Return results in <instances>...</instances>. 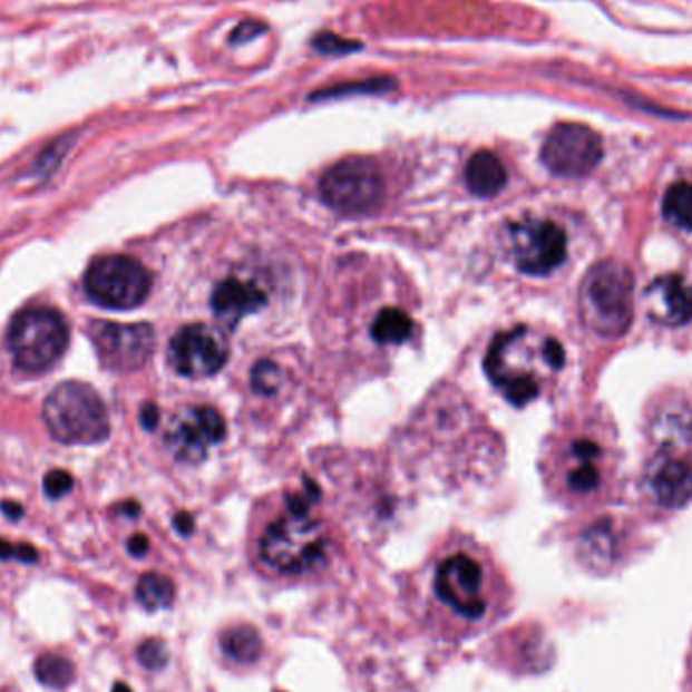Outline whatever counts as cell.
I'll return each instance as SVG.
<instances>
[{
	"mask_svg": "<svg viewBox=\"0 0 692 692\" xmlns=\"http://www.w3.org/2000/svg\"><path fill=\"white\" fill-rule=\"evenodd\" d=\"M413 612L431 634L464 640L495 626L508 610L505 585L472 550L444 555L419 587Z\"/></svg>",
	"mask_w": 692,
	"mask_h": 692,
	"instance_id": "cell-1",
	"label": "cell"
},
{
	"mask_svg": "<svg viewBox=\"0 0 692 692\" xmlns=\"http://www.w3.org/2000/svg\"><path fill=\"white\" fill-rule=\"evenodd\" d=\"M329 528L312 510L287 508L264 528L257 540V561L270 575L308 577L322 572L330 563Z\"/></svg>",
	"mask_w": 692,
	"mask_h": 692,
	"instance_id": "cell-2",
	"label": "cell"
},
{
	"mask_svg": "<svg viewBox=\"0 0 692 692\" xmlns=\"http://www.w3.org/2000/svg\"><path fill=\"white\" fill-rule=\"evenodd\" d=\"M582 319L605 339L622 337L634 316V275L620 262L595 264L582 284Z\"/></svg>",
	"mask_w": 692,
	"mask_h": 692,
	"instance_id": "cell-3",
	"label": "cell"
},
{
	"mask_svg": "<svg viewBox=\"0 0 692 692\" xmlns=\"http://www.w3.org/2000/svg\"><path fill=\"white\" fill-rule=\"evenodd\" d=\"M43 419L56 440L91 446L110 436V419L101 397L79 381L57 384L45 399Z\"/></svg>",
	"mask_w": 692,
	"mask_h": 692,
	"instance_id": "cell-4",
	"label": "cell"
},
{
	"mask_svg": "<svg viewBox=\"0 0 692 692\" xmlns=\"http://www.w3.org/2000/svg\"><path fill=\"white\" fill-rule=\"evenodd\" d=\"M7 341L19 369L43 373L64 357L69 330L53 308H29L12 320Z\"/></svg>",
	"mask_w": 692,
	"mask_h": 692,
	"instance_id": "cell-5",
	"label": "cell"
},
{
	"mask_svg": "<svg viewBox=\"0 0 692 692\" xmlns=\"http://www.w3.org/2000/svg\"><path fill=\"white\" fill-rule=\"evenodd\" d=\"M153 286L148 270L130 255H101L86 272V292L99 306L130 310L140 306Z\"/></svg>",
	"mask_w": 692,
	"mask_h": 692,
	"instance_id": "cell-6",
	"label": "cell"
},
{
	"mask_svg": "<svg viewBox=\"0 0 692 692\" xmlns=\"http://www.w3.org/2000/svg\"><path fill=\"white\" fill-rule=\"evenodd\" d=\"M528 357L527 329H517L496 337L484 361L490 381L518 407L527 406L540 393L537 374L527 363Z\"/></svg>",
	"mask_w": 692,
	"mask_h": 692,
	"instance_id": "cell-7",
	"label": "cell"
},
{
	"mask_svg": "<svg viewBox=\"0 0 692 692\" xmlns=\"http://www.w3.org/2000/svg\"><path fill=\"white\" fill-rule=\"evenodd\" d=\"M383 193V178L369 158H344L320 178V195L332 209L359 215L373 209Z\"/></svg>",
	"mask_w": 692,
	"mask_h": 692,
	"instance_id": "cell-8",
	"label": "cell"
},
{
	"mask_svg": "<svg viewBox=\"0 0 692 692\" xmlns=\"http://www.w3.org/2000/svg\"><path fill=\"white\" fill-rule=\"evenodd\" d=\"M508 250L523 274L547 275L565 262L567 237L550 221H518L508 227Z\"/></svg>",
	"mask_w": 692,
	"mask_h": 692,
	"instance_id": "cell-9",
	"label": "cell"
},
{
	"mask_svg": "<svg viewBox=\"0 0 692 692\" xmlns=\"http://www.w3.org/2000/svg\"><path fill=\"white\" fill-rule=\"evenodd\" d=\"M88 332L99 363L114 373H134L153 357L154 332L148 324L94 320L88 324Z\"/></svg>",
	"mask_w": 692,
	"mask_h": 692,
	"instance_id": "cell-10",
	"label": "cell"
},
{
	"mask_svg": "<svg viewBox=\"0 0 692 692\" xmlns=\"http://www.w3.org/2000/svg\"><path fill=\"white\" fill-rule=\"evenodd\" d=\"M604 144L600 134L585 124H557L545 138L540 160L553 175L585 176L600 165Z\"/></svg>",
	"mask_w": 692,
	"mask_h": 692,
	"instance_id": "cell-11",
	"label": "cell"
},
{
	"mask_svg": "<svg viewBox=\"0 0 692 692\" xmlns=\"http://www.w3.org/2000/svg\"><path fill=\"white\" fill-rule=\"evenodd\" d=\"M230 359V347L220 330L205 324H188L178 330L170 347L168 361L176 373L188 379H205L221 371Z\"/></svg>",
	"mask_w": 692,
	"mask_h": 692,
	"instance_id": "cell-12",
	"label": "cell"
},
{
	"mask_svg": "<svg viewBox=\"0 0 692 692\" xmlns=\"http://www.w3.org/2000/svg\"><path fill=\"white\" fill-rule=\"evenodd\" d=\"M225 438V419L207 406L185 407L166 428V448L181 461L203 460Z\"/></svg>",
	"mask_w": 692,
	"mask_h": 692,
	"instance_id": "cell-13",
	"label": "cell"
},
{
	"mask_svg": "<svg viewBox=\"0 0 692 692\" xmlns=\"http://www.w3.org/2000/svg\"><path fill=\"white\" fill-rule=\"evenodd\" d=\"M644 298L650 316L660 324L681 326L692 320V287L679 275L656 277Z\"/></svg>",
	"mask_w": 692,
	"mask_h": 692,
	"instance_id": "cell-14",
	"label": "cell"
},
{
	"mask_svg": "<svg viewBox=\"0 0 692 692\" xmlns=\"http://www.w3.org/2000/svg\"><path fill=\"white\" fill-rule=\"evenodd\" d=\"M265 302L267 298L262 287L237 277L223 280L211 296V308L215 316L225 322L230 329H235L247 314L262 310Z\"/></svg>",
	"mask_w": 692,
	"mask_h": 692,
	"instance_id": "cell-15",
	"label": "cell"
},
{
	"mask_svg": "<svg viewBox=\"0 0 692 692\" xmlns=\"http://www.w3.org/2000/svg\"><path fill=\"white\" fill-rule=\"evenodd\" d=\"M649 488L656 503L681 508L692 498V466L674 458H659L650 466Z\"/></svg>",
	"mask_w": 692,
	"mask_h": 692,
	"instance_id": "cell-16",
	"label": "cell"
},
{
	"mask_svg": "<svg viewBox=\"0 0 692 692\" xmlns=\"http://www.w3.org/2000/svg\"><path fill=\"white\" fill-rule=\"evenodd\" d=\"M220 649L223 656L233 664L252 666L264 656V640L250 624H233L221 630Z\"/></svg>",
	"mask_w": 692,
	"mask_h": 692,
	"instance_id": "cell-17",
	"label": "cell"
},
{
	"mask_svg": "<svg viewBox=\"0 0 692 692\" xmlns=\"http://www.w3.org/2000/svg\"><path fill=\"white\" fill-rule=\"evenodd\" d=\"M506 168L496 154L480 150L466 165V185L474 195L493 198L506 187Z\"/></svg>",
	"mask_w": 692,
	"mask_h": 692,
	"instance_id": "cell-18",
	"label": "cell"
},
{
	"mask_svg": "<svg viewBox=\"0 0 692 692\" xmlns=\"http://www.w3.org/2000/svg\"><path fill=\"white\" fill-rule=\"evenodd\" d=\"M175 583L163 573H144L136 583V600L146 612L166 610L175 602Z\"/></svg>",
	"mask_w": 692,
	"mask_h": 692,
	"instance_id": "cell-19",
	"label": "cell"
},
{
	"mask_svg": "<svg viewBox=\"0 0 692 692\" xmlns=\"http://www.w3.org/2000/svg\"><path fill=\"white\" fill-rule=\"evenodd\" d=\"M413 332V320L399 308H384L371 326V334L381 344H399L406 342Z\"/></svg>",
	"mask_w": 692,
	"mask_h": 692,
	"instance_id": "cell-20",
	"label": "cell"
},
{
	"mask_svg": "<svg viewBox=\"0 0 692 692\" xmlns=\"http://www.w3.org/2000/svg\"><path fill=\"white\" fill-rule=\"evenodd\" d=\"M662 211L672 225L692 231V185L689 183L672 185L662 201Z\"/></svg>",
	"mask_w": 692,
	"mask_h": 692,
	"instance_id": "cell-21",
	"label": "cell"
},
{
	"mask_svg": "<svg viewBox=\"0 0 692 692\" xmlns=\"http://www.w3.org/2000/svg\"><path fill=\"white\" fill-rule=\"evenodd\" d=\"M35 676L49 689H66L76 679V669L59 654H43L35 660Z\"/></svg>",
	"mask_w": 692,
	"mask_h": 692,
	"instance_id": "cell-22",
	"label": "cell"
},
{
	"mask_svg": "<svg viewBox=\"0 0 692 692\" xmlns=\"http://www.w3.org/2000/svg\"><path fill=\"white\" fill-rule=\"evenodd\" d=\"M138 660H140L144 669H148V671L165 669L166 662H168V650H166L165 642L158 640V637L146 640L138 649Z\"/></svg>",
	"mask_w": 692,
	"mask_h": 692,
	"instance_id": "cell-23",
	"label": "cell"
},
{
	"mask_svg": "<svg viewBox=\"0 0 692 692\" xmlns=\"http://www.w3.org/2000/svg\"><path fill=\"white\" fill-rule=\"evenodd\" d=\"M282 383V371L270 361H262L253 369V389L260 393H274Z\"/></svg>",
	"mask_w": 692,
	"mask_h": 692,
	"instance_id": "cell-24",
	"label": "cell"
},
{
	"mask_svg": "<svg viewBox=\"0 0 692 692\" xmlns=\"http://www.w3.org/2000/svg\"><path fill=\"white\" fill-rule=\"evenodd\" d=\"M597 483H600V472L595 470L592 461H582V466L575 468L569 476V486L575 493H592Z\"/></svg>",
	"mask_w": 692,
	"mask_h": 692,
	"instance_id": "cell-25",
	"label": "cell"
},
{
	"mask_svg": "<svg viewBox=\"0 0 692 692\" xmlns=\"http://www.w3.org/2000/svg\"><path fill=\"white\" fill-rule=\"evenodd\" d=\"M74 476L66 470H51L47 472L43 480L45 495L51 500H57L61 496H66L74 488Z\"/></svg>",
	"mask_w": 692,
	"mask_h": 692,
	"instance_id": "cell-26",
	"label": "cell"
},
{
	"mask_svg": "<svg viewBox=\"0 0 692 692\" xmlns=\"http://www.w3.org/2000/svg\"><path fill=\"white\" fill-rule=\"evenodd\" d=\"M22 561V563H35L39 559V553L31 545L21 543V545H12L9 540L0 538V561Z\"/></svg>",
	"mask_w": 692,
	"mask_h": 692,
	"instance_id": "cell-27",
	"label": "cell"
},
{
	"mask_svg": "<svg viewBox=\"0 0 692 692\" xmlns=\"http://www.w3.org/2000/svg\"><path fill=\"white\" fill-rule=\"evenodd\" d=\"M316 49L322 51V53H330V56H334V53H351V51H359L361 49V43H352V41H347V39H341V37H337V35H320L316 37Z\"/></svg>",
	"mask_w": 692,
	"mask_h": 692,
	"instance_id": "cell-28",
	"label": "cell"
},
{
	"mask_svg": "<svg viewBox=\"0 0 692 692\" xmlns=\"http://www.w3.org/2000/svg\"><path fill=\"white\" fill-rule=\"evenodd\" d=\"M67 146L69 144L64 143V140H59V143L53 144L49 150H45L43 156L39 158V163H37V170L41 173V175H51L53 170H56L59 163L64 160V156H66Z\"/></svg>",
	"mask_w": 692,
	"mask_h": 692,
	"instance_id": "cell-29",
	"label": "cell"
},
{
	"mask_svg": "<svg viewBox=\"0 0 692 692\" xmlns=\"http://www.w3.org/2000/svg\"><path fill=\"white\" fill-rule=\"evenodd\" d=\"M264 22L243 21L242 25H237V27H235V31L231 35V43H247V41H252V39H255L257 35L264 33Z\"/></svg>",
	"mask_w": 692,
	"mask_h": 692,
	"instance_id": "cell-30",
	"label": "cell"
},
{
	"mask_svg": "<svg viewBox=\"0 0 692 692\" xmlns=\"http://www.w3.org/2000/svg\"><path fill=\"white\" fill-rule=\"evenodd\" d=\"M540 351H543V361L550 369H561L563 363H565V351H563V347L555 339L545 341Z\"/></svg>",
	"mask_w": 692,
	"mask_h": 692,
	"instance_id": "cell-31",
	"label": "cell"
},
{
	"mask_svg": "<svg viewBox=\"0 0 692 692\" xmlns=\"http://www.w3.org/2000/svg\"><path fill=\"white\" fill-rule=\"evenodd\" d=\"M148 549H150V540H148V537H144V535H134L128 540V550H130V555H134V557H144Z\"/></svg>",
	"mask_w": 692,
	"mask_h": 692,
	"instance_id": "cell-32",
	"label": "cell"
},
{
	"mask_svg": "<svg viewBox=\"0 0 692 692\" xmlns=\"http://www.w3.org/2000/svg\"><path fill=\"white\" fill-rule=\"evenodd\" d=\"M158 409L153 403H146L143 407V413H140V423H143L144 429H154L158 426Z\"/></svg>",
	"mask_w": 692,
	"mask_h": 692,
	"instance_id": "cell-33",
	"label": "cell"
},
{
	"mask_svg": "<svg viewBox=\"0 0 692 692\" xmlns=\"http://www.w3.org/2000/svg\"><path fill=\"white\" fill-rule=\"evenodd\" d=\"M175 527L178 528L181 535H191L195 528V523L188 513H178L175 517Z\"/></svg>",
	"mask_w": 692,
	"mask_h": 692,
	"instance_id": "cell-34",
	"label": "cell"
},
{
	"mask_svg": "<svg viewBox=\"0 0 692 692\" xmlns=\"http://www.w3.org/2000/svg\"><path fill=\"white\" fill-rule=\"evenodd\" d=\"M0 508H2V513H4L7 517L11 518V520H19V518L22 517V506L17 505V503L4 500V503L0 505Z\"/></svg>",
	"mask_w": 692,
	"mask_h": 692,
	"instance_id": "cell-35",
	"label": "cell"
},
{
	"mask_svg": "<svg viewBox=\"0 0 692 692\" xmlns=\"http://www.w3.org/2000/svg\"><path fill=\"white\" fill-rule=\"evenodd\" d=\"M121 513L136 517L140 513V506L136 505V503H126V505H121Z\"/></svg>",
	"mask_w": 692,
	"mask_h": 692,
	"instance_id": "cell-36",
	"label": "cell"
},
{
	"mask_svg": "<svg viewBox=\"0 0 692 692\" xmlns=\"http://www.w3.org/2000/svg\"><path fill=\"white\" fill-rule=\"evenodd\" d=\"M111 692H133V689L128 684H124V682H116Z\"/></svg>",
	"mask_w": 692,
	"mask_h": 692,
	"instance_id": "cell-37",
	"label": "cell"
}]
</instances>
